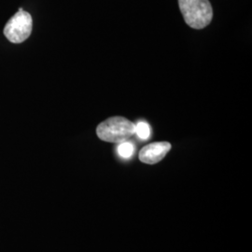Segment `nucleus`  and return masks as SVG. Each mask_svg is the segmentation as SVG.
<instances>
[{"label":"nucleus","mask_w":252,"mask_h":252,"mask_svg":"<svg viewBox=\"0 0 252 252\" xmlns=\"http://www.w3.org/2000/svg\"><path fill=\"white\" fill-rule=\"evenodd\" d=\"M135 133L140 139L147 140L151 136V127L145 122H139L135 126Z\"/></svg>","instance_id":"423d86ee"},{"label":"nucleus","mask_w":252,"mask_h":252,"mask_svg":"<svg viewBox=\"0 0 252 252\" xmlns=\"http://www.w3.org/2000/svg\"><path fill=\"white\" fill-rule=\"evenodd\" d=\"M170 150L171 144L169 142H154L142 148L139 153V160L148 164H155L161 162Z\"/></svg>","instance_id":"20e7f679"},{"label":"nucleus","mask_w":252,"mask_h":252,"mask_svg":"<svg viewBox=\"0 0 252 252\" xmlns=\"http://www.w3.org/2000/svg\"><path fill=\"white\" fill-rule=\"evenodd\" d=\"M33 20L22 8L14 14L4 27V35L11 43H22L31 35Z\"/></svg>","instance_id":"7ed1b4c3"},{"label":"nucleus","mask_w":252,"mask_h":252,"mask_svg":"<svg viewBox=\"0 0 252 252\" xmlns=\"http://www.w3.org/2000/svg\"><path fill=\"white\" fill-rule=\"evenodd\" d=\"M117 152L119 155L124 159H129L133 156L135 153V147L131 142H122L118 146Z\"/></svg>","instance_id":"39448f33"},{"label":"nucleus","mask_w":252,"mask_h":252,"mask_svg":"<svg viewBox=\"0 0 252 252\" xmlns=\"http://www.w3.org/2000/svg\"><path fill=\"white\" fill-rule=\"evenodd\" d=\"M179 6L186 24L191 28L203 29L213 18V9L208 0H179Z\"/></svg>","instance_id":"f03ea898"},{"label":"nucleus","mask_w":252,"mask_h":252,"mask_svg":"<svg viewBox=\"0 0 252 252\" xmlns=\"http://www.w3.org/2000/svg\"><path fill=\"white\" fill-rule=\"evenodd\" d=\"M135 134V125L125 117L108 118L96 128L101 140L110 143H122Z\"/></svg>","instance_id":"f257e3e1"}]
</instances>
